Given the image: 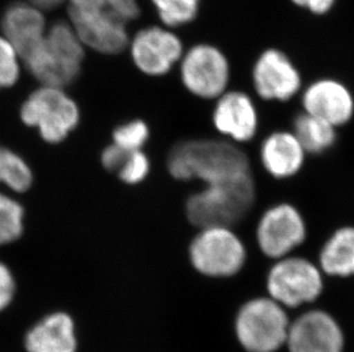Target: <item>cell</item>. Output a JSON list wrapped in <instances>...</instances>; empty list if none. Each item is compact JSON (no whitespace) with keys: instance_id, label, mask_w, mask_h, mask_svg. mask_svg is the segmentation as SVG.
Segmentation results:
<instances>
[{"instance_id":"obj_5","label":"cell","mask_w":354,"mask_h":352,"mask_svg":"<svg viewBox=\"0 0 354 352\" xmlns=\"http://www.w3.org/2000/svg\"><path fill=\"white\" fill-rule=\"evenodd\" d=\"M84 59V45L69 24H54L48 29L37 54L26 63L43 86L64 88L78 75Z\"/></svg>"},{"instance_id":"obj_6","label":"cell","mask_w":354,"mask_h":352,"mask_svg":"<svg viewBox=\"0 0 354 352\" xmlns=\"http://www.w3.org/2000/svg\"><path fill=\"white\" fill-rule=\"evenodd\" d=\"M308 222L301 211L288 202L268 206L258 217L254 240L259 252L268 259L292 255L308 239Z\"/></svg>"},{"instance_id":"obj_18","label":"cell","mask_w":354,"mask_h":352,"mask_svg":"<svg viewBox=\"0 0 354 352\" xmlns=\"http://www.w3.org/2000/svg\"><path fill=\"white\" fill-rule=\"evenodd\" d=\"M317 266L328 276H354V226H339L328 236L319 251Z\"/></svg>"},{"instance_id":"obj_9","label":"cell","mask_w":354,"mask_h":352,"mask_svg":"<svg viewBox=\"0 0 354 352\" xmlns=\"http://www.w3.org/2000/svg\"><path fill=\"white\" fill-rule=\"evenodd\" d=\"M288 318L271 297H257L243 304L237 315V338L250 352H274L287 341Z\"/></svg>"},{"instance_id":"obj_28","label":"cell","mask_w":354,"mask_h":352,"mask_svg":"<svg viewBox=\"0 0 354 352\" xmlns=\"http://www.w3.org/2000/svg\"><path fill=\"white\" fill-rule=\"evenodd\" d=\"M15 282L10 269L0 263V310L6 308L13 299Z\"/></svg>"},{"instance_id":"obj_30","label":"cell","mask_w":354,"mask_h":352,"mask_svg":"<svg viewBox=\"0 0 354 352\" xmlns=\"http://www.w3.org/2000/svg\"><path fill=\"white\" fill-rule=\"evenodd\" d=\"M62 1L64 0H27L28 3L37 7L38 10H50L59 6Z\"/></svg>"},{"instance_id":"obj_1","label":"cell","mask_w":354,"mask_h":352,"mask_svg":"<svg viewBox=\"0 0 354 352\" xmlns=\"http://www.w3.org/2000/svg\"><path fill=\"white\" fill-rule=\"evenodd\" d=\"M167 170L177 181L203 186L251 175V164L241 146L224 139H189L171 148Z\"/></svg>"},{"instance_id":"obj_16","label":"cell","mask_w":354,"mask_h":352,"mask_svg":"<svg viewBox=\"0 0 354 352\" xmlns=\"http://www.w3.org/2000/svg\"><path fill=\"white\" fill-rule=\"evenodd\" d=\"M3 30L20 60L27 63L37 54L46 36L43 14L30 3H14L3 17Z\"/></svg>"},{"instance_id":"obj_7","label":"cell","mask_w":354,"mask_h":352,"mask_svg":"<svg viewBox=\"0 0 354 352\" xmlns=\"http://www.w3.org/2000/svg\"><path fill=\"white\" fill-rule=\"evenodd\" d=\"M270 297L282 306L296 308L313 302L324 289V273L317 263L305 256L275 260L266 277Z\"/></svg>"},{"instance_id":"obj_10","label":"cell","mask_w":354,"mask_h":352,"mask_svg":"<svg viewBox=\"0 0 354 352\" xmlns=\"http://www.w3.org/2000/svg\"><path fill=\"white\" fill-rule=\"evenodd\" d=\"M179 63L181 83L193 97L216 101L230 90L231 66L218 47L197 43L184 52Z\"/></svg>"},{"instance_id":"obj_12","label":"cell","mask_w":354,"mask_h":352,"mask_svg":"<svg viewBox=\"0 0 354 352\" xmlns=\"http://www.w3.org/2000/svg\"><path fill=\"white\" fill-rule=\"evenodd\" d=\"M211 123L221 139L243 146L259 132V111L254 99L242 90H228L214 101Z\"/></svg>"},{"instance_id":"obj_13","label":"cell","mask_w":354,"mask_h":352,"mask_svg":"<svg viewBox=\"0 0 354 352\" xmlns=\"http://www.w3.org/2000/svg\"><path fill=\"white\" fill-rule=\"evenodd\" d=\"M184 52L180 38L160 27L142 29L131 43V57L136 67L148 76L170 72L180 62Z\"/></svg>"},{"instance_id":"obj_11","label":"cell","mask_w":354,"mask_h":352,"mask_svg":"<svg viewBox=\"0 0 354 352\" xmlns=\"http://www.w3.org/2000/svg\"><path fill=\"white\" fill-rule=\"evenodd\" d=\"M254 93L261 100L284 104L303 90L301 75L282 50L270 48L254 62L251 73Z\"/></svg>"},{"instance_id":"obj_2","label":"cell","mask_w":354,"mask_h":352,"mask_svg":"<svg viewBox=\"0 0 354 352\" xmlns=\"http://www.w3.org/2000/svg\"><path fill=\"white\" fill-rule=\"evenodd\" d=\"M68 14L84 46L118 54L129 43L127 24L140 13L137 0H69Z\"/></svg>"},{"instance_id":"obj_24","label":"cell","mask_w":354,"mask_h":352,"mask_svg":"<svg viewBox=\"0 0 354 352\" xmlns=\"http://www.w3.org/2000/svg\"><path fill=\"white\" fill-rule=\"evenodd\" d=\"M114 144L127 153L142 150L149 139V128L142 120H132L115 130Z\"/></svg>"},{"instance_id":"obj_23","label":"cell","mask_w":354,"mask_h":352,"mask_svg":"<svg viewBox=\"0 0 354 352\" xmlns=\"http://www.w3.org/2000/svg\"><path fill=\"white\" fill-rule=\"evenodd\" d=\"M24 215L17 200L0 193V245L12 243L22 235Z\"/></svg>"},{"instance_id":"obj_27","label":"cell","mask_w":354,"mask_h":352,"mask_svg":"<svg viewBox=\"0 0 354 352\" xmlns=\"http://www.w3.org/2000/svg\"><path fill=\"white\" fill-rule=\"evenodd\" d=\"M129 155H130V153H127V151L113 143L111 146L104 149V153L101 155V162H102V165H104L106 170L118 173L125 162H127Z\"/></svg>"},{"instance_id":"obj_17","label":"cell","mask_w":354,"mask_h":352,"mask_svg":"<svg viewBox=\"0 0 354 352\" xmlns=\"http://www.w3.org/2000/svg\"><path fill=\"white\" fill-rule=\"evenodd\" d=\"M263 170L279 181L290 179L304 168L308 153L292 130H277L268 133L259 146Z\"/></svg>"},{"instance_id":"obj_14","label":"cell","mask_w":354,"mask_h":352,"mask_svg":"<svg viewBox=\"0 0 354 352\" xmlns=\"http://www.w3.org/2000/svg\"><path fill=\"white\" fill-rule=\"evenodd\" d=\"M301 109L336 128L345 126L354 117V97L345 84L334 78L312 81L301 92Z\"/></svg>"},{"instance_id":"obj_22","label":"cell","mask_w":354,"mask_h":352,"mask_svg":"<svg viewBox=\"0 0 354 352\" xmlns=\"http://www.w3.org/2000/svg\"><path fill=\"white\" fill-rule=\"evenodd\" d=\"M158 17L167 27L191 23L198 13L201 0H151Z\"/></svg>"},{"instance_id":"obj_19","label":"cell","mask_w":354,"mask_h":352,"mask_svg":"<svg viewBox=\"0 0 354 352\" xmlns=\"http://www.w3.org/2000/svg\"><path fill=\"white\" fill-rule=\"evenodd\" d=\"M26 344L29 352H75L73 320L64 313L47 317L31 329Z\"/></svg>"},{"instance_id":"obj_8","label":"cell","mask_w":354,"mask_h":352,"mask_svg":"<svg viewBox=\"0 0 354 352\" xmlns=\"http://www.w3.org/2000/svg\"><path fill=\"white\" fill-rule=\"evenodd\" d=\"M21 119L36 126L44 140L64 141L80 123V109L62 88L43 86L35 90L21 108Z\"/></svg>"},{"instance_id":"obj_21","label":"cell","mask_w":354,"mask_h":352,"mask_svg":"<svg viewBox=\"0 0 354 352\" xmlns=\"http://www.w3.org/2000/svg\"><path fill=\"white\" fill-rule=\"evenodd\" d=\"M0 183L15 193H24L32 184V172L28 164L13 151L0 146Z\"/></svg>"},{"instance_id":"obj_3","label":"cell","mask_w":354,"mask_h":352,"mask_svg":"<svg viewBox=\"0 0 354 352\" xmlns=\"http://www.w3.org/2000/svg\"><path fill=\"white\" fill-rule=\"evenodd\" d=\"M256 202L254 176L203 186L185 203L188 222L195 228L226 226L234 228L250 213Z\"/></svg>"},{"instance_id":"obj_4","label":"cell","mask_w":354,"mask_h":352,"mask_svg":"<svg viewBox=\"0 0 354 352\" xmlns=\"http://www.w3.org/2000/svg\"><path fill=\"white\" fill-rule=\"evenodd\" d=\"M188 259L203 276L230 278L247 264L248 247L233 226H203L191 239Z\"/></svg>"},{"instance_id":"obj_29","label":"cell","mask_w":354,"mask_h":352,"mask_svg":"<svg viewBox=\"0 0 354 352\" xmlns=\"http://www.w3.org/2000/svg\"><path fill=\"white\" fill-rule=\"evenodd\" d=\"M295 5L310 10L311 13L322 15L333 8L336 0H291Z\"/></svg>"},{"instance_id":"obj_25","label":"cell","mask_w":354,"mask_h":352,"mask_svg":"<svg viewBox=\"0 0 354 352\" xmlns=\"http://www.w3.org/2000/svg\"><path fill=\"white\" fill-rule=\"evenodd\" d=\"M20 76V57L12 43L0 37V88L13 86Z\"/></svg>"},{"instance_id":"obj_15","label":"cell","mask_w":354,"mask_h":352,"mask_svg":"<svg viewBox=\"0 0 354 352\" xmlns=\"http://www.w3.org/2000/svg\"><path fill=\"white\" fill-rule=\"evenodd\" d=\"M290 352H342L343 334L337 322L324 311H310L288 331Z\"/></svg>"},{"instance_id":"obj_20","label":"cell","mask_w":354,"mask_h":352,"mask_svg":"<svg viewBox=\"0 0 354 352\" xmlns=\"http://www.w3.org/2000/svg\"><path fill=\"white\" fill-rule=\"evenodd\" d=\"M292 132L308 155L321 156L337 143V128L301 111L292 120Z\"/></svg>"},{"instance_id":"obj_26","label":"cell","mask_w":354,"mask_h":352,"mask_svg":"<svg viewBox=\"0 0 354 352\" xmlns=\"http://www.w3.org/2000/svg\"><path fill=\"white\" fill-rule=\"evenodd\" d=\"M151 170V163L147 155L142 151L130 153L127 162L118 172V176L123 182L127 184H138L142 182Z\"/></svg>"}]
</instances>
